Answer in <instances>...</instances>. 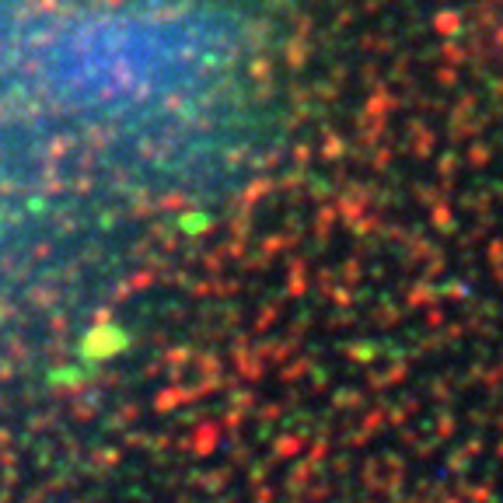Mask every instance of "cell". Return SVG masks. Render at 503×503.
Listing matches in <instances>:
<instances>
[{"instance_id": "1", "label": "cell", "mask_w": 503, "mask_h": 503, "mask_svg": "<svg viewBox=\"0 0 503 503\" xmlns=\"http://www.w3.org/2000/svg\"><path fill=\"white\" fill-rule=\"evenodd\" d=\"M241 56V25L203 7H133L91 14L46 46L43 81L84 109L168 102Z\"/></svg>"}]
</instances>
